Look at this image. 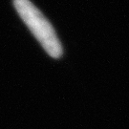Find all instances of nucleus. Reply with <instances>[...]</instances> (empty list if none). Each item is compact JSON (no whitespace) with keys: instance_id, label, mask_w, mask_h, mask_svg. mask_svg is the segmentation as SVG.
<instances>
[{"instance_id":"nucleus-1","label":"nucleus","mask_w":129,"mask_h":129,"mask_svg":"<svg viewBox=\"0 0 129 129\" xmlns=\"http://www.w3.org/2000/svg\"><path fill=\"white\" fill-rule=\"evenodd\" d=\"M14 6L34 37L53 58L63 54L62 45L50 21L31 0H14Z\"/></svg>"}]
</instances>
